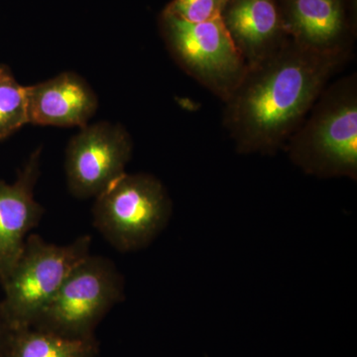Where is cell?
<instances>
[{
    "label": "cell",
    "instance_id": "1",
    "mask_svg": "<svg viewBox=\"0 0 357 357\" xmlns=\"http://www.w3.org/2000/svg\"><path fill=\"white\" fill-rule=\"evenodd\" d=\"M349 57L302 48L290 39L283 48L248 67L225 105L223 128L241 154H276L306 119Z\"/></svg>",
    "mask_w": 357,
    "mask_h": 357
},
{
    "label": "cell",
    "instance_id": "2",
    "mask_svg": "<svg viewBox=\"0 0 357 357\" xmlns=\"http://www.w3.org/2000/svg\"><path fill=\"white\" fill-rule=\"evenodd\" d=\"M284 149L309 175L356 180V73L326 86Z\"/></svg>",
    "mask_w": 357,
    "mask_h": 357
},
{
    "label": "cell",
    "instance_id": "3",
    "mask_svg": "<svg viewBox=\"0 0 357 357\" xmlns=\"http://www.w3.org/2000/svg\"><path fill=\"white\" fill-rule=\"evenodd\" d=\"M91 236L66 245L29 234L13 271L1 284L2 307L13 330L33 326L77 263L91 255Z\"/></svg>",
    "mask_w": 357,
    "mask_h": 357
},
{
    "label": "cell",
    "instance_id": "4",
    "mask_svg": "<svg viewBox=\"0 0 357 357\" xmlns=\"http://www.w3.org/2000/svg\"><path fill=\"white\" fill-rule=\"evenodd\" d=\"M95 199L93 227L121 252L147 246L172 213L165 187L148 174L124 173Z\"/></svg>",
    "mask_w": 357,
    "mask_h": 357
},
{
    "label": "cell",
    "instance_id": "5",
    "mask_svg": "<svg viewBox=\"0 0 357 357\" xmlns=\"http://www.w3.org/2000/svg\"><path fill=\"white\" fill-rule=\"evenodd\" d=\"M123 298L124 279L114 261L89 255L31 326L66 337H96V326Z\"/></svg>",
    "mask_w": 357,
    "mask_h": 357
},
{
    "label": "cell",
    "instance_id": "6",
    "mask_svg": "<svg viewBox=\"0 0 357 357\" xmlns=\"http://www.w3.org/2000/svg\"><path fill=\"white\" fill-rule=\"evenodd\" d=\"M161 32L176 64L223 103L248 70L222 18L191 23L161 15Z\"/></svg>",
    "mask_w": 357,
    "mask_h": 357
},
{
    "label": "cell",
    "instance_id": "7",
    "mask_svg": "<svg viewBox=\"0 0 357 357\" xmlns=\"http://www.w3.org/2000/svg\"><path fill=\"white\" fill-rule=\"evenodd\" d=\"M132 151L130 134L121 124L102 121L82 128L66 149V178L70 194L79 199L98 197L126 173Z\"/></svg>",
    "mask_w": 357,
    "mask_h": 357
},
{
    "label": "cell",
    "instance_id": "8",
    "mask_svg": "<svg viewBox=\"0 0 357 357\" xmlns=\"http://www.w3.org/2000/svg\"><path fill=\"white\" fill-rule=\"evenodd\" d=\"M289 38L307 50L351 58L356 22L351 0H277Z\"/></svg>",
    "mask_w": 357,
    "mask_h": 357
},
{
    "label": "cell",
    "instance_id": "9",
    "mask_svg": "<svg viewBox=\"0 0 357 357\" xmlns=\"http://www.w3.org/2000/svg\"><path fill=\"white\" fill-rule=\"evenodd\" d=\"M41 148L30 155L13 184L0 181V283L20 259L29 232L38 227L44 208L35 199Z\"/></svg>",
    "mask_w": 357,
    "mask_h": 357
},
{
    "label": "cell",
    "instance_id": "10",
    "mask_svg": "<svg viewBox=\"0 0 357 357\" xmlns=\"http://www.w3.org/2000/svg\"><path fill=\"white\" fill-rule=\"evenodd\" d=\"M26 93L28 121L36 126L82 128L98 109L95 91L74 72L26 86Z\"/></svg>",
    "mask_w": 357,
    "mask_h": 357
},
{
    "label": "cell",
    "instance_id": "11",
    "mask_svg": "<svg viewBox=\"0 0 357 357\" xmlns=\"http://www.w3.org/2000/svg\"><path fill=\"white\" fill-rule=\"evenodd\" d=\"M220 18L248 67L273 55L290 41L277 0H229Z\"/></svg>",
    "mask_w": 357,
    "mask_h": 357
},
{
    "label": "cell",
    "instance_id": "12",
    "mask_svg": "<svg viewBox=\"0 0 357 357\" xmlns=\"http://www.w3.org/2000/svg\"><path fill=\"white\" fill-rule=\"evenodd\" d=\"M96 337L70 338L28 326L13 330L2 357H98Z\"/></svg>",
    "mask_w": 357,
    "mask_h": 357
},
{
    "label": "cell",
    "instance_id": "13",
    "mask_svg": "<svg viewBox=\"0 0 357 357\" xmlns=\"http://www.w3.org/2000/svg\"><path fill=\"white\" fill-rule=\"evenodd\" d=\"M26 124H29L26 86L16 81L8 66L0 63V140Z\"/></svg>",
    "mask_w": 357,
    "mask_h": 357
},
{
    "label": "cell",
    "instance_id": "14",
    "mask_svg": "<svg viewBox=\"0 0 357 357\" xmlns=\"http://www.w3.org/2000/svg\"><path fill=\"white\" fill-rule=\"evenodd\" d=\"M229 0H172L164 9L165 15L191 23L218 20Z\"/></svg>",
    "mask_w": 357,
    "mask_h": 357
},
{
    "label": "cell",
    "instance_id": "15",
    "mask_svg": "<svg viewBox=\"0 0 357 357\" xmlns=\"http://www.w3.org/2000/svg\"><path fill=\"white\" fill-rule=\"evenodd\" d=\"M13 331V328L6 318V312L3 311V307H2L1 302H0V356L3 354Z\"/></svg>",
    "mask_w": 357,
    "mask_h": 357
},
{
    "label": "cell",
    "instance_id": "16",
    "mask_svg": "<svg viewBox=\"0 0 357 357\" xmlns=\"http://www.w3.org/2000/svg\"><path fill=\"white\" fill-rule=\"evenodd\" d=\"M0 357H2V356H0Z\"/></svg>",
    "mask_w": 357,
    "mask_h": 357
}]
</instances>
